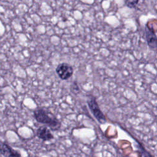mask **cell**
I'll list each match as a JSON object with an SVG mask.
<instances>
[{
	"mask_svg": "<svg viewBox=\"0 0 157 157\" xmlns=\"http://www.w3.org/2000/svg\"><path fill=\"white\" fill-rule=\"evenodd\" d=\"M33 116L38 123L47 125L53 131L58 130L61 127V121L47 109H36L33 112Z\"/></svg>",
	"mask_w": 157,
	"mask_h": 157,
	"instance_id": "6da1fadb",
	"label": "cell"
},
{
	"mask_svg": "<svg viewBox=\"0 0 157 157\" xmlns=\"http://www.w3.org/2000/svg\"><path fill=\"white\" fill-rule=\"evenodd\" d=\"M87 104L91 113L100 124H104L107 122L106 117L101 110L94 96L90 95L88 97Z\"/></svg>",
	"mask_w": 157,
	"mask_h": 157,
	"instance_id": "7a4b0ae2",
	"label": "cell"
},
{
	"mask_svg": "<svg viewBox=\"0 0 157 157\" xmlns=\"http://www.w3.org/2000/svg\"><path fill=\"white\" fill-rule=\"evenodd\" d=\"M145 39L148 46L151 50H157V36L153 28L150 27L147 23L145 26Z\"/></svg>",
	"mask_w": 157,
	"mask_h": 157,
	"instance_id": "3957f363",
	"label": "cell"
},
{
	"mask_svg": "<svg viewBox=\"0 0 157 157\" xmlns=\"http://www.w3.org/2000/svg\"><path fill=\"white\" fill-rule=\"evenodd\" d=\"M55 71L61 79L67 80L72 75L74 69L68 63H62L58 65Z\"/></svg>",
	"mask_w": 157,
	"mask_h": 157,
	"instance_id": "277c9868",
	"label": "cell"
},
{
	"mask_svg": "<svg viewBox=\"0 0 157 157\" xmlns=\"http://www.w3.org/2000/svg\"><path fill=\"white\" fill-rule=\"evenodd\" d=\"M0 153L4 157H21L20 153L14 150L7 143L0 142Z\"/></svg>",
	"mask_w": 157,
	"mask_h": 157,
	"instance_id": "5b68a950",
	"label": "cell"
},
{
	"mask_svg": "<svg viewBox=\"0 0 157 157\" xmlns=\"http://www.w3.org/2000/svg\"><path fill=\"white\" fill-rule=\"evenodd\" d=\"M36 136L43 141H49L54 138V136L50 129L46 126H40L37 129Z\"/></svg>",
	"mask_w": 157,
	"mask_h": 157,
	"instance_id": "8992f818",
	"label": "cell"
},
{
	"mask_svg": "<svg viewBox=\"0 0 157 157\" xmlns=\"http://www.w3.org/2000/svg\"><path fill=\"white\" fill-rule=\"evenodd\" d=\"M137 141V140H136ZM137 151L139 154L140 157H154L149 151H148L139 141H137Z\"/></svg>",
	"mask_w": 157,
	"mask_h": 157,
	"instance_id": "52a82bcc",
	"label": "cell"
},
{
	"mask_svg": "<svg viewBox=\"0 0 157 157\" xmlns=\"http://www.w3.org/2000/svg\"><path fill=\"white\" fill-rule=\"evenodd\" d=\"M139 2V0H124L125 5L130 9H135L137 7Z\"/></svg>",
	"mask_w": 157,
	"mask_h": 157,
	"instance_id": "ba28073f",
	"label": "cell"
},
{
	"mask_svg": "<svg viewBox=\"0 0 157 157\" xmlns=\"http://www.w3.org/2000/svg\"><path fill=\"white\" fill-rule=\"evenodd\" d=\"M72 90L74 91H75V93L79 92L80 89H79V87H78V85H77V83L76 82H74L72 83Z\"/></svg>",
	"mask_w": 157,
	"mask_h": 157,
	"instance_id": "9c48e42d",
	"label": "cell"
},
{
	"mask_svg": "<svg viewBox=\"0 0 157 157\" xmlns=\"http://www.w3.org/2000/svg\"><path fill=\"white\" fill-rule=\"evenodd\" d=\"M156 64H157V62H156Z\"/></svg>",
	"mask_w": 157,
	"mask_h": 157,
	"instance_id": "30bf717a",
	"label": "cell"
}]
</instances>
